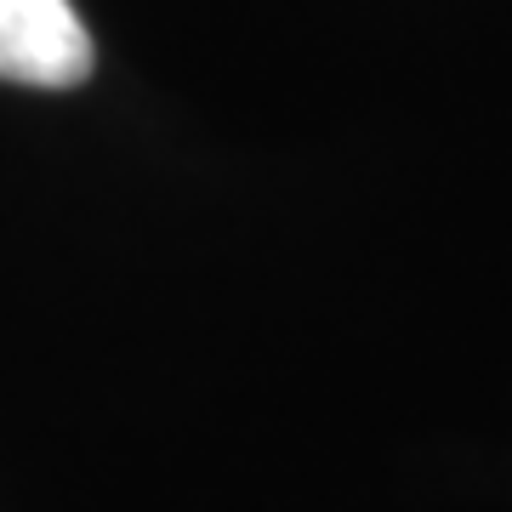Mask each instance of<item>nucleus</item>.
<instances>
[{
  "mask_svg": "<svg viewBox=\"0 0 512 512\" xmlns=\"http://www.w3.org/2000/svg\"><path fill=\"white\" fill-rule=\"evenodd\" d=\"M92 63V35L69 0H0V80L69 92Z\"/></svg>",
  "mask_w": 512,
  "mask_h": 512,
  "instance_id": "obj_1",
  "label": "nucleus"
}]
</instances>
